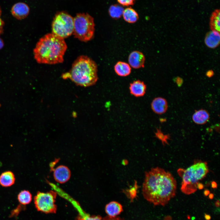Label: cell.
<instances>
[{"instance_id": "obj_13", "label": "cell", "mask_w": 220, "mask_h": 220, "mask_svg": "<svg viewBox=\"0 0 220 220\" xmlns=\"http://www.w3.org/2000/svg\"><path fill=\"white\" fill-rule=\"evenodd\" d=\"M220 39L219 32L215 30H212L207 33L206 35L205 42L209 47L214 48L219 45Z\"/></svg>"}, {"instance_id": "obj_28", "label": "cell", "mask_w": 220, "mask_h": 220, "mask_svg": "<svg viewBox=\"0 0 220 220\" xmlns=\"http://www.w3.org/2000/svg\"><path fill=\"white\" fill-rule=\"evenodd\" d=\"M102 220H124L119 217H111L109 216L103 218Z\"/></svg>"}, {"instance_id": "obj_9", "label": "cell", "mask_w": 220, "mask_h": 220, "mask_svg": "<svg viewBox=\"0 0 220 220\" xmlns=\"http://www.w3.org/2000/svg\"><path fill=\"white\" fill-rule=\"evenodd\" d=\"M145 57L143 54L138 51H134L129 54L128 58L129 64L134 69L143 68L144 67Z\"/></svg>"}, {"instance_id": "obj_7", "label": "cell", "mask_w": 220, "mask_h": 220, "mask_svg": "<svg viewBox=\"0 0 220 220\" xmlns=\"http://www.w3.org/2000/svg\"><path fill=\"white\" fill-rule=\"evenodd\" d=\"M56 196V193L53 191L38 192L34 198L36 208L38 211L46 214L55 213L57 209L55 204Z\"/></svg>"}, {"instance_id": "obj_2", "label": "cell", "mask_w": 220, "mask_h": 220, "mask_svg": "<svg viewBox=\"0 0 220 220\" xmlns=\"http://www.w3.org/2000/svg\"><path fill=\"white\" fill-rule=\"evenodd\" d=\"M67 49L64 38L52 33H48L41 38L37 43L33 51L34 58L39 64L62 63Z\"/></svg>"}, {"instance_id": "obj_11", "label": "cell", "mask_w": 220, "mask_h": 220, "mask_svg": "<svg viewBox=\"0 0 220 220\" xmlns=\"http://www.w3.org/2000/svg\"><path fill=\"white\" fill-rule=\"evenodd\" d=\"M151 107L155 113L157 114H162L165 113L167 109V100L163 97H156L152 101Z\"/></svg>"}, {"instance_id": "obj_4", "label": "cell", "mask_w": 220, "mask_h": 220, "mask_svg": "<svg viewBox=\"0 0 220 220\" xmlns=\"http://www.w3.org/2000/svg\"><path fill=\"white\" fill-rule=\"evenodd\" d=\"M177 172L182 179L181 191L189 195L197 190L199 182L205 177L209 168L206 162L198 160L186 169L180 168Z\"/></svg>"}, {"instance_id": "obj_6", "label": "cell", "mask_w": 220, "mask_h": 220, "mask_svg": "<svg viewBox=\"0 0 220 220\" xmlns=\"http://www.w3.org/2000/svg\"><path fill=\"white\" fill-rule=\"evenodd\" d=\"M74 29L73 18L66 12L57 13L52 24L53 34L64 39L72 34Z\"/></svg>"}, {"instance_id": "obj_29", "label": "cell", "mask_w": 220, "mask_h": 220, "mask_svg": "<svg viewBox=\"0 0 220 220\" xmlns=\"http://www.w3.org/2000/svg\"><path fill=\"white\" fill-rule=\"evenodd\" d=\"M176 81L177 84L178 86H181L182 83V80L180 78H177Z\"/></svg>"}, {"instance_id": "obj_16", "label": "cell", "mask_w": 220, "mask_h": 220, "mask_svg": "<svg viewBox=\"0 0 220 220\" xmlns=\"http://www.w3.org/2000/svg\"><path fill=\"white\" fill-rule=\"evenodd\" d=\"M15 181V175L10 171H4L0 175V185L2 187H10L14 184Z\"/></svg>"}, {"instance_id": "obj_18", "label": "cell", "mask_w": 220, "mask_h": 220, "mask_svg": "<svg viewBox=\"0 0 220 220\" xmlns=\"http://www.w3.org/2000/svg\"><path fill=\"white\" fill-rule=\"evenodd\" d=\"M122 16L124 20L129 23H134L139 19L137 12L130 7H127L124 9Z\"/></svg>"}, {"instance_id": "obj_22", "label": "cell", "mask_w": 220, "mask_h": 220, "mask_svg": "<svg viewBox=\"0 0 220 220\" xmlns=\"http://www.w3.org/2000/svg\"><path fill=\"white\" fill-rule=\"evenodd\" d=\"M155 134L156 137L161 140L163 144L165 143H167V140L170 138L169 135L164 134L159 129L156 128Z\"/></svg>"}, {"instance_id": "obj_17", "label": "cell", "mask_w": 220, "mask_h": 220, "mask_svg": "<svg viewBox=\"0 0 220 220\" xmlns=\"http://www.w3.org/2000/svg\"><path fill=\"white\" fill-rule=\"evenodd\" d=\"M116 73L119 76L125 77L129 75L131 72V67L130 65L124 62H118L114 67Z\"/></svg>"}, {"instance_id": "obj_10", "label": "cell", "mask_w": 220, "mask_h": 220, "mask_svg": "<svg viewBox=\"0 0 220 220\" xmlns=\"http://www.w3.org/2000/svg\"><path fill=\"white\" fill-rule=\"evenodd\" d=\"M29 6L23 2H18L15 4L12 7L11 13L13 16L18 20L26 18L29 13Z\"/></svg>"}, {"instance_id": "obj_36", "label": "cell", "mask_w": 220, "mask_h": 220, "mask_svg": "<svg viewBox=\"0 0 220 220\" xmlns=\"http://www.w3.org/2000/svg\"><path fill=\"white\" fill-rule=\"evenodd\" d=\"M204 194L206 196H207L209 194V191L208 190H206L204 192Z\"/></svg>"}, {"instance_id": "obj_3", "label": "cell", "mask_w": 220, "mask_h": 220, "mask_svg": "<svg viewBox=\"0 0 220 220\" xmlns=\"http://www.w3.org/2000/svg\"><path fill=\"white\" fill-rule=\"evenodd\" d=\"M97 67L88 57H79L73 63L71 69L62 74L64 79H69L76 85L87 87L94 85L98 79Z\"/></svg>"}, {"instance_id": "obj_31", "label": "cell", "mask_w": 220, "mask_h": 220, "mask_svg": "<svg viewBox=\"0 0 220 220\" xmlns=\"http://www.w3.org/2000/svg\"><path fill=\"white\" fill-rule=\"evenodd\" d=\"M204 217L206 220H210L211 219V217L210 215L206 213L204 214Z\"/></svg>"}, {"instance_id": "obj_26", "label": "cell", "mask_w": 220, "mask_h": 220, "mask_svg": "<svg viewBox=\"0 0 220 220\" xmlns=\"http://www.w3.org/2000/svg\"><path fill=\"white\" fill-rule=\"evenodd\" d=\"M137 185L136 183L133 187L129 189L127 191L129 193L130 196L132 199L134 198L135 197L137 194Z\"/></svg>"}, {"instance_id": "obj_38", "label": "cell", "mask_w": 220, "mask_h": 220, "mask_svg": "<svg viewBox=\"0 0 220 220\" xmlns=\"http://www.w3.org/2000/svg\"><path fill=\"white\" fill-rule=\"evenodd\" d=\"M214 182V183H212V186L213 187L215 188V186H217V185H215V184H216V183L215 182Z\"/></svg>"}, {"instance_id": "obj_25", "label": "cell", "mask_w": 220, "mask_h": 220, "mask_svg": "<svg viewBox=\"0 0 220 220\" xmlns=\"http://www.w3.org/2000/svg\"><path fill=\"white\" fill-rule=\"evenodd\" d=\"M119 5L126 6H129L134 4L135 0H117Z\"/></svg>"}, {"instance_id": "obj_12", "label": "cell", "mask_w": 220, "mask_h": 220, "mask_svg": "<svg viewBox=\"0 0 220 220\" xmlns=\"http://www.w3.org/2000/svg\"><path fill=\"white\" fill-rule=\"evenodd\" d=\"M146 86L145 83L140 80L133 81L130 84L129 90L130 94L135 97H139L145 93Z\"/></svg>"}, {"instance_id": "obj_32", "label": "cell", "mask_w": 220, "mask_h": 220, "mask_svg": "<svg viewBox=\"0 0 220 220\" xmlns=\"http://www.w3.org/2000/svg\"><path fill=\"white\" fill-rule=\"evenodd\" d=\"M4 46V42L2 39L0 38V49H1Z\"/></svg>"}, {"instance_id": "obj_34", "label": "cell", "mask_w": 220, "mask_h": 220, "mask_svg": "<svg viewBox=\"0 0 220 220\" xmlns=\"http://www.w3.org/2000/svg\"><path fill=\"white\" fill-rule=\"evenodd\" d=\"M215 206L217 207H219L220 205V202L219 200H217L215 203Z\"/></svg>"}, {"instance_id": "obj_23", "label": "cell", "mask_w": 220, "mask_h": 220, "mask_svg": "<svg viewBox=\"0 0 220 220\" xmlns=\"http://www.w3.org/2000/svg\"><path fill=\"white\" fill-rule=\"evenodd\" d=\"M25 205L20 204L18 205L17 207L11 211L9 217H15L16 218L20 212L24 210L26 208Z\"/></svg>"}, {"instance_id": "obj_15", "label": "cell", "mask_w": 220, "mask_h": 220, "mask_svg": "<svg viewBox=\"0 0 220 220\" xmlns=\"http://www.w3.org/2000/svg\"><path fill=\"white\" fill-rule=\"evenodd\" d=\"M209 118V113L203 109L195 111L192 117L193 121L196 124L199 125H203L207 123Z\"/></svg>"}, {"instance_id": "obj_19", "label": "cell", "mask_w": 220, "mask_h": 220, "mask_svg": "<svg viewBox=\"0 0 220 220\" xmlns=\"http://www.w3.org/2000/svg\"><path fill=\"white\" fill-rule=\"evenodd\" d=\"M17 199L20 204L26 205L30 203L32 199V196L28 190H24L18 194Z\"/></svg>"}, {"instance_id": "obj_1", "label": "cell", "mask_w": 220, "mask_h": 220, "mask_svg": "<svg viewBox=\"0 0 220 220\" xmlns=\"http://www.w3.org/2000/svg\"><path fill=\"white\" fill-rule=\"evenodd\" d=\"M176 182L169 172L159 167L145 173L142 193L144 198L155 206H165L175 195Z\"/></svg>"}, {"instance_id": "obj_14", "label": "cell", "mask_w": 220, "mask_h": 220, "mask_svg": "<svg viewBox=\"0 0 220 220\" xmlns=\"http://www.w3.org/2000/svg\"><path fill=\"white\" fill-rule=\"evenodd\" d=\"M123 211V207L119 203L112 201L107 204L105 211L108 216L115 217L119 215Z\"/></svg>"}, {"instance_id": "obj_27", "label": "cell", "mask_w": 220, "mask_h": 220, "mask_svg": "<svg viewBox=\"0 0 220 220\" xmlns=\"http://www.w3.org/2000/svg\"><path fill=\"white\" fill-rule=\"evenodd\" d=\"M2 11L0 7V35L3 32V28L4 25V22L1 18Z\"/></svg>"}, {"instance_id": "obj_5", "label": "cell", "mask_w": 220, "mask_h": 220, "mask_svg": "<svg viewBox=\"0 0 220 220\" xmlns=\"http://www.w3.org/2000/svg\"><path fill=\"white\" fill-rule=\"evenodd\" d=\"M73 19L74 37L84 42L92 39L95 31L93 18L87 13H82L77 14Z\"/></svg>"}, {"instance_id": "obj_21", "label": "cell", "mask_w": 220, "mask_h": 220, "mask_svg": "<svg viewBox=\"0 0 220 220\" xmlns=\"http://www.w3.org/2000/svg\"><path fill=\"white\" fill-rule=\"evenodd\" d=\"M211 27L212 30L219 32L220 28V13L219 11L216 12L213 16L211 19Z\"/></svg>"}, {"instance_id": "obj_35", "label": "cell", "mask_w": 220, "mask_h": 220, "mask_svg": "<svg viewBox=\"0 0 220 220\" xmlns=\"http://www.w3.org/2000/svg\"><path fill=\"white\" fill-rule=\"evenodd\" d=\"M164 220H172L171 217L169 216H166L165 217Z\"/></svg>"}, {"instance_id": "obj_30", "label": "cell", "mask_w": 220, "mask_h": 220, "mask_svg": "<svg viewBox=\"0 0 220 220\" xmlns=\"http://www.w3.org/2000/svg\"><path fill=\"white\" fill-rule=\"evenodd\" d=\"M213 75V72L211 70L208 71L206 73L207 75L209 77H211Z\"/></svg>"}, {"instance_id": "obj_8", "label": "cell", "mask_w": 220, "mask_h": 220, "mask_svg": "<svg viewBox=\"0 0 220 220\" xmlns=\"http://www.w3.org/2000/svg\"><path fill=\"white\" fill-rule=\"evenodd\" d=\"M53 171L54 180L59 183H64L67 182L70 178V170L65 166L61 165L58 166L53 169Z\"/></svg>"}, {"instance_id": "obj_37", "label": "cell", "mask_w": 220, "mask_h": 220, "mask_svg": "<svg viewBox=\"0 0 220 220\" xmlns=\"http://www.w3.org/2000/svg\"><path fill=\"white\" fill-rule=\"evenodd\" d=\"M209 197L210 198V199H213L214 197V195L213 194L211 193L209 194Z\"/></svg>"}, {"instance_id": "obj_33", "label": "cell", "mask_w": 220, "mask_h": 220, "mask_svg": "<svg viewBox=\"0 0 220 220\" xmlns=\"http://www.w3.org/2000/svg\"><path fill=\"white\" fill-rule=\"evenodd\" d=\"M203 184L199 183L197 185V188L199 189H202L203 188Z\"/></svg>"}, {"instance_id": "obj_24", "label": "cell", "mask_w": 220, "mask_h": 220, "mask_svg": "<svg viewBox=\"0 0 220 220\" xmlns=\"http://www.w3.org/2000/svg\"><path fill=\"white\" fill-rule=\"evenodd\" d=\"M102 219L100 215L90 216L88 215H86L83 218H79V220H102Z\"/></svg>"}, {"instance_id": "obj_20", "label": "cell", "mask_w": 220, "mask_h": 220, "mask_svg": "<svg viewBox=\"0 0 220 220\" xmlns=\"http://www.w3.org/2000/svg\"><path fill=\"white\" fill-rule=\"evenodd\" d=\"M124 9L120 5H113L109 7L108 13L111 17L114 19H117L122 16Z\"/></svg>"}]
</instances>
